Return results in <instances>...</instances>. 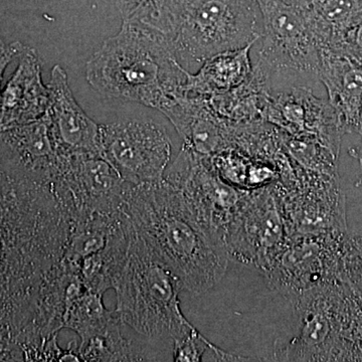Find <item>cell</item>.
<instances>
[{
	"label": "cell",
	"mask_w": 362,
	"mask_h": 362,
	"mask_svg": "<svg viewBox=\"0 0 362 362\" xmlns=\"http://www.w3.org/2000/svg\"><path fill=\"white\" fill-rule=\"evenodd\" d=\"M25 47V45L20 42H14L6 45V42L0 40V92H1L2 81H4V71H6L7 66L14 59L20 57Z\"/></svg>",
	"instance_id": "cb8c5ba5"
},
{
	"label": "cell",
	"mask_w": 362,
	"mask_h": 362,
	"mask_svg": "<svg viewBox=\"0 0 362 362\" xmlns=\"http://www.w3.org/2000/svg\"><path fill=\"white\" fill-rule=\"evenodd\" d=\"M317 23L331 37V49H344L345 37L362 21V0H317Z\"/></svg>",
	"instance_id": "44dd1931"
},
{
	"label": "cell",
	"mask_w": 362,
	"mask_h": 362,
	"mask_svg": "<svg viewBox=\"0 0 362 362\" xmlns=\"http://www.w3.org/2000/svg\"><path fill=\"white\" fill-rule=\"evenodd\" d=\"M341 282L362 294V233L345 235L342 245Z\"/></svg>",
	"instance_id": "603a6c76"
},
{
	"label": "cell",
	"mask_w": 362,
	"mask_h": 362,
	"mask_svg": "<svg viewBox=\"0 0 362 362\" xmlns=\"http://www.w3.org/2000/svg\"><path fill=\"white\" fill-rule=\"evenodd\" d=\"M356 185L357 187H362V164L361 165V175H359L358 180H357Z\"/></svg>",
	"instance_id": "4316f807"
},
{
	"label": "cell",
	"mask_w": 362,
	"mask_h": 362,
	"mask_svg": "<svg viewBox=\"0 0 362 362\" xmlns=\"http://www.w3.org/2000/svg\"><path fill=\"white\" fill-rule=\"evenodd\" d=\"M263 30L257 0H182L171 49L185 70L195 73L216 54L256 44Z\"/></svg>",
	"instance_id": "8992f818"
},
{
	"label": "cell",
	"mask_w": 362,
	"mask_h": 362,
	"mask_svg": "<svg viewBox=\"0 0 362 362\" xmlns=\"http://www.w3.org/2000/svg\"><path fill=\"white\" fill-rule=\"evenodd\" d=\"M264 30L252 78L267 93L310 88L319 80L318 45L312 8L283 0H257Z\"/></svg>",
	"instance_id": "5b68a950"
},
{
	"label": "cell",
	"mask_w": 362,
	"mask_h": 362,
	"mask_svg": "<svg viewBox=\"0 0 362 362\" xmlns=\"http://www.w3.org/2000/svg\"><path fill=\"white\" fill-rule=\"evenodd\" d=\"M18 68L0 92V133L39 120L47 113L49 94L42 78L37 51L26 47Z\"/></svg>",
	"instance_id": "5bb4252c"
},
{
	"label": "cell",
	"mask_w": 362,
	"mask_h": 362,
	"mask_svg": "<svg viewBox=\"0 0 362 362\" xmlns=\"http://www.w3.org/2000/svg\"><path fill=\"white\" fill-rule=\"evenodd\" d=\"M121 321L116 319L98 334L78 342L81 361H151L148 350L137 340H129L121 334Z\"/></svg>",
	"instance_id": "d6986e66"
},
{
	"label": "cell",
	"mask_w": 362,
	"mask_h": 362,
	"mask_svg": "<svg viewBox=\"0 0 362 362\" xmlns=\"http://www.w3.org/2000/svg\"><path fill=\"white\" fill-rule=\"evenodd\" d=\"M318 75L342 132L358 133L362 109V65L346 52L318 49Z\"/></svg>",
	"instance_id": "9a60e30c"
},
{
	"label": "cell",
	"mask_w": 362,
	"mask_h": 362,
	"mask_svg": "<svg viewBox=\"0 0 362 362\" xmlns=\"http://www.w3.org/2000/svg\"><path fill=\"white\" fill-rule=\"evenodd\" d=\"M183 140V146L204 157L226 150L230 139L206 98L183 96L163 111Z\"/></svg>",
	"instance_id": "2e32d148"
},
{
	"label": "cell",
	"mask_w": 362,
	"mask_h": 362,
	"mask_svg": "<svg viewBox=\"0 0 362 362\" xmlns=\"http://www.w3.org/2000/svg\"><path fill=\"white\" fill-rule=\"evenodd\" d=\"M71 223L51 187L0 147V334L30 341L58 276Z\"/></svg>",
	"instance_id": "6da1fadb"
},
{
	"label": "cell",
	"mask_w": 362,
	"mask_h": 362,
	"mask_svg": "<svg viewBox=\"0 0 362 362\" xmlns=\"http://www.w3.org/2000/svg\"><path fill=\"white\" fill-rule=\"evenodd\" d=\"M344 237L343 232L290 235L262 273L290 302L317 288L341 283Z\"/></svg>",
	"instance_id": "ba28073f"
},
{
	"label": "cell",
	"mask_w": 362,
	"mask_h": 362,
	"mask_svg": "<svg viewBox=\"0 0 362 362\" xmlns=\"http://www.w3.org/2000/svg\"><path fill=\"white\" fill-rule=\"evenodd\" d=\"M0 147L26 173L49 185L61 154L45 114L35 122L0 133Z\"/></svg>",
	"instance_id": "e0dca14e"
},
{
	"label": "cell",
	"mask_w": 362,
	"mask_h": 362,
	"mask_svg": "<svg viewBox=\"0 0 362 362\" xmlns=\"http://www.w3.org/2000/svg\"><path fill=\"white\" fill-rule=\"evenodd\" d=\"M130 185L104 158L87 154H61L49 183L71 228L122 213Z\"/></svg>",
	"instance_id": "52a82bcc"
},
{
	"label": "cell",
	"mask_w": 362,
	"mask_h": 362,
	"mask_svg": "<svg viewBox=\"0 0 362 362\" xmlns=\"http://www.w3.org/2000/svg\"><path fill=\"white\" fill-rule=\"evenodd\" d=\"M254 45L221 52L206 59L195 73L187 71L185 96L209 98L226 94L249 82L252 71L250 52Z\"/></svg>",
	"instance_id": "ac0fdd59"
},
{
	"label": "cell",
	"mask_w": 362,
	"mask_h": 362,
	"mask_svg": "<svg viewBox=\"0 0 362 362\" xmlns=\"http://www.w3.org/2000/svg\"><path fill=\"white\" fill-rule=\"evenodd\" d=\"M345 52L362 65V21L345 37Z\"/></svg>",
	"instance_id": "d4e9b609"
},
{
	"label": "cell",
	"mask_w": 362,
	"mask_h": 362,
	"mask_svg": "<svg viewBox=\"0 0 362 362\" xmlns=\"http://www.w3.org/2000/svg\"><path fill=\"white\" fill-rule=\"evenodd\" d=\"M286 4H293V6L305 7V8H312L317 0H283Z\"/></svg>",
	"instance_id": "484cf974"
},
{
	"label": "cell",
	"mask_w": 362,
	"mask_h": 362,
	"mask_svg": "<svg viewBox=\"0 0 362 362\" xmlns=\"http://www.w3.org/2000/svg\"><path fill=\"white\" fill-rule=\"evenodd\" d=\"M182 0H121L123 23L148 28L173 40Z\"/></svg>",
	"instance_id": "ffe728a7"
},
{
	"label": "cell",
	"mask_w": 362,
	"mask_h": 362,
	"mask_svg": "<svg viewBox=\"0 0 362 362\" xmlns=\"http://www.w3.org/2000/svg\"><path fill=\"white\" fill-rule=\"evenodd\" d=\"M47 89L49 102L45 116L59 153L102 157L100 125L76 101L61 66L52 68Z\"/></svg>",
	"instance_id": "4fadbf2b"
},
{
	"label": "cell",
	"mask_w": 362,
	"mask_h": 362,
	"mask_svg": "<svg viewBox=\"0 0 362 362\" xmlns=\"http://www.w3.org/2000/svg\"><path fill=\"white\" fill-rule=\"evenodd\" d=\"M103 296L87 290L66 312L64 318V329L77 333L80 337L78 342L86 341L119 319L115 311L108 310L105 307Z\"/></svg>",
	"instance_id": "7402d4cb"
},
{
	"label": "cell",
	"mask_w": 362,
	"mask_h": 362,
	"mask_svg": "<svg viewBox=\"0 0 362 362\" xmlns=\"http://www.w3.org/2000/svg\"><path fill=\"white\" fill-rule=\"evenodd\" d=\"M357 134L361 135L362 137V109L361 113V119H359L358 133H357Z\"/></svg>",
	"instance_id": "83f0119b"
},
{
	"label": "cell",
	"mask_w": 362,
	"mask_h": 362,
	"mask_svg": "<svg viewBox=\"0 0 362 362\" xmlns=\"http://www.w3.org/2000/svg\"><path fill=\"white\" fill-rule=\"evenodd\" d=\"M100 141L102 157L131 185L163 180L173 156L168 131L152 120L100 125Z\"/></svg>",
	"instance_id": "30bf717a"
},
{
	"label": "cell",
	"mask_w": 362,
	"mask_h": 362,
	"mask_svg": "<svg viewBox=\"0 0 362 362\" xmlns=\"http://www.w3.org/2000/svg\"><path fill=\"white\" fill-rule=\"evenodd\" d=\"M125 207L136 232L175 272L185 290L201 295L221 282L228 252L199 223L177 188L164 178L130 185Z\"/></svg>",
	"instance_id": "7a4b0ae2"
},
{
	"label": "cell",
	"mask_w": 362,
	"mask_h": 362,
	"mask_svg": "<svg viewBox=\"0 0 362 362\" xmlns=\"http://www.w3.org/2000/svg\"><path fill=\"white\" fill-rule=\"evenodd\" d=\"M116 315L148 341L171 344L197 329L185 318L180 279L138 235L134 228L125 256L111 279Z\"/></svg>",
	"instance_id": "277c9868"
},
{
	"label": "cell",
	"mask_w": 362,
	"mask_h": 362,
	"mask_svg": "<svg viewBox=\"0 0 362 362\" xmlns=\"http://www.w3.org/2000/svg\"><path fill=\"white\" fill-rule=\"evenodd\" d=\"M342 283L317 288L292 301L298 317L296 335L279 350L284 361H334L344 357L343 321L347 308Z\"/></svg>",
	"instance_id": "8fae6325"
},
{
	"label": "cell",
	"mask_w": 362,
	"mask_h": 362,
	"mask_svg": "<svg viewBox=\"0 0 362 362\" xmlns=\"http://www.w3.org/2000/svg\"><path fill=\"white\" fill-rule=\"evenodd\" d=\"M170 42L156 30L123 23L88 61V83L104 96L161 112L185 96L187 71L175 59Z\"/></svg>",
	"instance_id": "3957f363"
},
{
	"label": "cell",
	"mask_w": 362,
	"mask_h": 362,
	"mask_svg": "<svg viewBox=\"0 0 362 362\" xmlns=\"http://www.w3.org/2000/svg\"><path fill=\"white\" fill-rule=\"evenodd\" d=\"M289 238L276 187L247 190L223 235L230 259L263 271Z\"/></svg>",
	"instance_id": "9c48e42d"
},
{
	"label": "cell",
	"mask_w": 362,
	"mask_h": 362,
	"mask_svg": "<svg viewBox=\"0 0 362 362\" xmlns=\"http://www.w3.org/2000/svg\"><path fill=\"white\" fill-rule=\"evenodd\" d=\"M164 180L180 190L202 226L223 244L226 228L247 190L228 185L214 171L209 157L185 146Z\"/></svg>",
	"instance_id": "7c38bea8"
}]
</instances>
